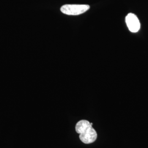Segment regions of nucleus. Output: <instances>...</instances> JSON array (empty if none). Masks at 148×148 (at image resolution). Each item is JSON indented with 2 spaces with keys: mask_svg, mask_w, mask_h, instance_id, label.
<instances>
[{
  "mask_svg": "<svg viewBox=\"0 0 148 148\" xmlns=\"http://www.w3.org/2000/svg\"><path fill=\"white\" fill-rule=\"evenodd\" d=\"M90 8L87 5H65L60 8L61 12L69 16H78L86 12Z\"/></svg>",
  "mask_w": 148,
  "mask_h": 148,
  "instance_id": "obj_2",
  "label": "nucleus"
},
{
  "mask_svg": "<svg viewBox=\"0 0 148 148\" xmlns=\"http://www.w3.org/2000/svg\"><path fill=\"white\" fill-rule=\"evenodd\" d=\"M126 23L129 30L133 33L137 32L140 28V23L137 16L132 13L127 14Z\"/></svg>",
  "mask_w": 148,
  "mask_h": 148,
  "instance_id": "obj_3",
  "label": "nucleus"
},
{
  "mask_svg": "<svg viewBox=\"0 0 148 148\" xmlns=\"http://www.w3.org/2000/svg\"><path fill=\"white\" fill-rule=\"evenodd\" d=\"M76 132L79 134V139L82 143L90 144L95 142L97 138V133L92 127L90 122L82 120L76 125Z\"/></svg>",
  "mask_w": 148,
  "mask_h": 148,
  "instance_id": "obj_1",
  "label": "nucleus"
}]
</instances>
